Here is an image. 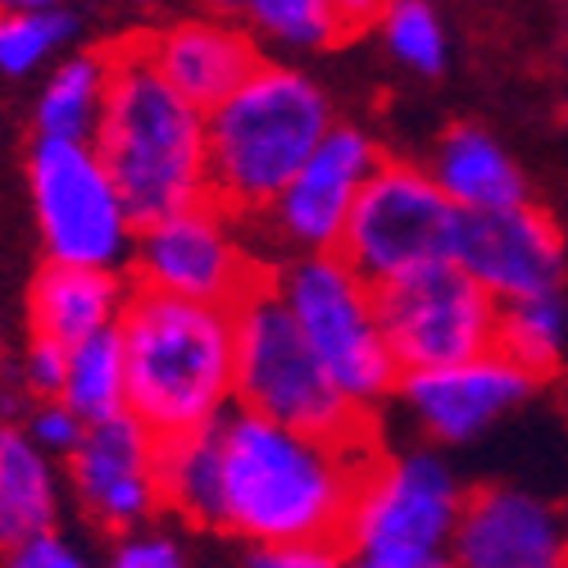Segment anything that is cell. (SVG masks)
I'll return each instance as SVG.
<instances>
[{"label":"cell","instance_id":"cell-1","mask_svg":"<svg viewBox=\"0 0 568 568\" xmlns=\"http://www.w3.org/2000/svg\"><path fill=\"white\" fill-rule=\"evenodd\" d=\"M223 532L255 546L342 541L355 491L377 459L368 442L296 433L251 409H223Z\"/></svg>","mask_w":568,"mask_h":568},{"label":"cell","instance_id":"cell-2","mask_svg":"<svg viewBox=\"0 0 568 568\" xmlns=\"http://www.w3.org/2000/svg\"><path fill=\"white\" fill-rule=\"evenodd\" d=\"M91 146L136 227L210 201L205 110L155 69L146 37H128L105 51V101Z\"/></svg>","mask_w":568,"mask_h":568},{"label":"cell","instance_id":"cell-3","mask_svg":"<svg viewBox=\"0 0 568 568\" xmlns=\"http://www.w3.org/2000/svg\"><path fill=\"white\" fill-rule=\"evenodd\" d=\"M128 355V414L155 437L214 423L236 387V314L136 287L119 314Z\"/></svg>","mask_w":568,"mask_h":568},{"label":"cell","instance_id":"cell-4","mask_svg":"<svg viewBox=\"0 0 568 568\" xmlns=\"http://www.w3.org/2000/svg\"><path fill=\"white\" fill-rule=\"evenodd\" d=\"M333 123V101L310 73L260 60L242 87L205 110L210 201L232 219L264 214Z\"/></svg>","mask_w":568,"mask_h":568},{"label":"cell","instance_id":"cell-5","mask_svg":"<svg viewBox=\"0 0 568 568\" xmlns=\"http://www.w3.org/2000/svg\"><path fill=\"white\" fill-rule=\"evenodd\" d=\"M236 314V405L287 423L296 433L333 437V442H368V418L346 400L333 373L314 355L310 337L292 318L287 301L277 296L273 277L251 296L232 305Z\"/></svg>","mask_w":568,"mask_h":568},{"label":"cell","instance_id":"cell-6","mask_svg":"<svg viewBox=\"0 0 568 568\" xmlns=\"http://www.w3.org/2000/svg\"><path fill=\"white\" fill-rule=\"evenodd\" d=\"M273 287L355 409L373 414L396 396L400 364L383 337L377 296L337 251L301 255L273 273Z\"/></svg>","mask_w":568,"mask_h":568},{"label":"cell","instance_id":"cell-7","mask_svg":"<svg viewBox=\"0 0 568 568\" xmlns=\"http://www.w3.org/2000/svg\"><path fill=\"white\" fill-rule=\"evenodd\" d=\"M459 223L464 210L442 192L428 169L409 160H383L346 219L337 255L368 287H387L418 268L450 264Z\"/></svg>","mask_w":568,"mask_h":568},{"label":"cell","instance_id":"cell-8","mask_svg":"<svg viewBox=\"0 0 568 568\" xmlns=\"http://www.w3.org/2000/svg\"><path fill=\"white\" fill-rule=\"evenodd\" d=\"M28 182L45 255L55 264L119 273V264L132 255L136 223L97 146L91 141L37 136L28 155Z\"/></svg>","mask_w":568,"mask_h":568},{"label":"cell","instance_id":"cell-9","mask_svg":"<svg viewBox=\"0 0 568 568\" xmlns=\"http://www.w3.org/2000/svg\"><path fill=\"white\" fill-rule=\"evenodd\" d=\"M468 487L437 450L377 455L346 518L351 555H446Z\"/></svg>","mask_w":568,"mask_h":568},{"label":"cell","instance_id":"cell-10","mask_svg":"<svg viewBox=\"0 0 568 568\" xmlns=\"http://www.w3.org/2000/svg\"><path fill=\"white\" fill-rule=\"evenodd\" d=\"M383 337L400 373L459 364L483 351H496L500 301H491L455 260L373 287Z\"/></svg>","mask_w":568,"mask_h":568},{"label":"cell","instance_id":"cell-11","mask_svg":"<svg viewBox=\"0 0 568 568\" xmlns=\"http://www.w3.org/2000/svg\"><path fill=\"white\" fill-rule=\"evenodd\" d=\"M132 268L141 287L227 310L273 277L242 251L232 232V214L219 201H196L136 227Z\"/></svg>","mask_w":568,"mask_h":568},{"label":"cell","instance_id":"cell-12","mask_svg":"<svg viewBox=\"0 0 568 568\" xmlns=\"http://www.w3.org/2000/svg\"><path fill=\"white\" fill-rule=\"evenodd\" d=\"M537 377L505 351L400 373L396 400L433 446H468L537 396Z\"/></svg>","mask_w":568,"mask_h":568},{"label":"cell","instance_id":"cell-13","mask_svg":"<svg viewBox=\"0 0 568 568\" xmlns=\"http://www.w3.org/2000/svg\"><path fill=\"white\" fill-rule=\"evenodd\" d=\"M455 264L500 305L568 292V236L532 201L464 214Z\"/></svg>","mask_w":568,"mask_h":568},{"label":"cell","instance_id":"cell-14","mask_svg":"<svg viewBox=\"0 0 568 568\" xmlns=\"http://www.w3.org/2000/svg\"><path fill=\"white\" fill-rule=\"evenodd\" d=\"M377 164H383V151L364 128L333 123L314 146V155L296 169V178L282 186L277 201L260 219H268L277 242L296 246L301 255L337 251L346 219Z\"/></svg>","mask_w":568,"mask_h":568},{"label":"cell","instance_id":"cell-15","mask_svg":"<svg viewBox=\"0 0 568 568\" xmlns=\"http://www.w3.org/2000/svg\"><path fill=\"white\" fill-rule=\"evenodd\" d=\"M446 555L455 568H568V509L528 487H478L464 496Z\"/></svg>","mask_w":568,"mask_h":568},{"label":"cell","instance_id":"cell-16","mask_svg":"<svg viewBox=\"0 0 568 568\" xmlns=\"http://www.w3.org/2000/svg\"><path fill=\"white\" fill-rule=\"evenodd\" d=\"M73 459V487L87 514L105 528H136L160 509L155 487V433L136 414L87 423Z\"/></svg>","mask_w":568,"mask_h":568},{"label":"cell","instance_id":"cell-17","mask_svg":"<svg viewBox=\"0 0 568 568\" xmlns=\"http://www.w3.org/2000/svg\"><path fill=\"white\" fill-rule=\"evenodd\" d=\"M146 51L155 69L201 110H214L227 91H236L260 69L255 37L219 19H192V23L151 32Z\"/></svg>","mask_w":568,"mask_h":568},{"label":"cell","instance_id":"cell-18","mask_svg":"<svg viewBox=\"0 0 568 568\" xmlns=\"http://www.w3.org/2000/svg\"><path fill=\"white\" fill-rule=\"evenodd\" d=\"M428 173L464 214L528 201V178L518 169V160L478 123H455L450 132H442Z\"/></svg>","mask_w":568,"mask_h":568},{"label":"cell","instance_id":"cell-19","mask_svg":"<svg viewBox=\"0 0 568 568\" xmlns=\"http://www.w3.org/2000/svg\"><path fill=\"white\" fill-rule=\"evenodd\" d=\"M128 287L114 268H78V264H45L32 282V337H51L73 346L101 327L119 323Z\"/></svg>","mask_w":568,"mask_h":568},{"label":"cell","instance_id":"cell-20","mask_svg":"<svg viewBox=\"0 0 568 568\" xmlns=\"http://www.w3.org/2000/svg\"><path fill=\"white\" fill-rule=\"evenodd\" d=\"M223 418V414H219ZM219 418L205 428L155 437V487L160 505L182 514L186 524L223 528V446Z\"/></svg>","mask_w":568,"mask_h":568},{"label":"cell","instance_id":"cell-21","mask_svg":"<svg viewBox=\"0 0 568 568\" xmlns=\"http://www.w3.org/2000/svg\"><path fill=\"white\" fill-rule=\"evenodd\" d=\"M55 468L23 428L0 423V550H14L55 528Z\"/></svg>","mask_w":568,"mask_h":568},{"label":"cell","instance_id":"cell-22","mask_svg":"<svg viewBox=\"0 0 568 568\" xmlns=\"http://www.w3.org/2000/svg\"><path fill=\"white\" fill-rule=\"evenodd\" d=\"M60 400L78 409L87 423H101L128 409V355H123L119 323L69 346V373H64Z\"/></svg>","mask_w":568,"mask_h":568},{"label":"cell","instance_id":"cell-23","mask_svg":"<svg viewBox=\"0 0 568 568\" xmlns=\"http://www.w3.org/2000/svg\"><path fill=\"white\" fill-rule=\"evenodd\" d=\"M496 351H505L514 364H524L537 383L555 377L568 359V292L500 305Z\"/></svg>","mask_w":568,"mask_h":568},{"label":"cell","instance_id":"cell-24","mask_svg":"<svg viewBox=\"0 0 568 568\" xmlns=\"http://www.w3.org/2000/svg\"><path fill=\"white\" fill-rule=\"evenodd\" d=\"M105 101V51L64 60L37 101V136L91 141Z\"/></svg>","mask_w":568,"mask_h":568},{"label":"cell","instance_id":"cell-25","mask_svg":"<svg viewBox=\"0 0 568 568\" xmlns=\"http://www.w3.org/2000/svg\"><path fill=\"white\" fill-rule=\"evenodd\" d=\"M377 28H383V41H387L392 60H400L405 69H414L423 78L446 73L450 37H446L442 14L433 10V0H387Z\"/></svg>","mask_w":568,"mask_h":568},{"label":"cell","instance_id":"cell-26","mask_svg":"<svg viewBox=\"0 0 568 568\" xmlns=\"http://www.w3.org/2000/svg\"><path fill=\"white\" fill-rule=\"evenodd\" d=\"M242 14L277 45L292 51H323L346 41L333 0H242Z\"/></svg>","mask_w":568,"mask_h":568},{"label":"cell","instance_id":"cell-27","mask_svg":"<svg viewBox=\"0 0 568 568\" xmlns=\"http://www.w3.org/2000/svg\"><path fill=\"white\" fill-rule=\"evenodd\" d=\"M78 19L69 10H6L0 14V73L23 78L41 60H51L60 45H69Z\"/></svg>","mask_w":568,"mask_h":568},{"label":"cell","instance_id":"cell-28","mask_svg":"<svg viewBox=\"0 0 568 568\" xmlns=\"http://www.w3.org/2000/svg\"><path fill=\"white\" fill-rule=\"evenodd\" d=\"M246 568H351L346 541H273L255 546Z\"/></svg>","mask_w":568,"mask_h":568},{"label":"cell","instance_id":"cell-29","mask_svg":"<svg viewBox=\"0 0 568 568\" xmlns=\"http://www.w3.org/2000/svg\"><path fill=\"white\" fill-rule=\"evenodd\" d=\"M28 437H32L45 455H73V450L82 446V437H87V418H82L78 409H69V405L55 396V400L37 405V414H32V423H28Z\"/></svg>","mask_w":568,"mask_h":568},{"label":"cell","instance_id":"cell-30","mask_svg":"<svg viewBox=\"0 0 568 568\" xmlns=\"http://www.w3.org/2000/svg\"><path fill=\"white\" fill-rule=\"evenodd\" d=\"M64 373H69V346H60L51 337H32L28 359H23V383L41 400H55L64 392Z\"/></svg>","mask_w":568,"mask_h":568},{"label":"cell","instance_id":"cell-31","mask_svg":"<svg viewBox=\"0 0 568 568\" xmlns=\"http://www.w3.org/2000/svg\"><path fill=\"white\" fill-rule=\"evenodd\" d=\"M6 568H91V564H87V555H82L78 546H69L64 537L41 532V537L14 546L10 559H6Z\"/></svg>","mask_w":568,"mask_h":568},{"label":"cell","instance_id":"cell-32","mask_svg":"<svg viewBox=\"0 0 568 568\" xmlns=\"http://www.w3.org/2000/svg\"><path fill=\"white\" fill-rule=\"evenodd\" d=\"M114 568H186V555L164 532H141V537H128L119 546Z\"/></svg>","mask_w":568,"mask_h":568},{"label":"cell","instance_id":"cell-33","mask_svg":"<svg viewBox=\"0 0 568 568\" xmlns=\"http://www.w3.org/2000/svg\"><path fill=\"white\" fill-rule=\"evenodd\" d=\"M333 10H337V23H342V32L351 41V37H359L364 28H373L377 19H383L387 0H333Z\"/></svg>","mask_w":568,"mask_h":568},{"label":"cell","instance_id":"cell-34","mask_svg":"<svg viewBox=\"0 0 568 568\" xmlns=\"http://www.w3.org/2000/svg\"><path fill=\"white\" fill-rule=\"evenodd\" d=\"M351 568H455L450 555H418V559H396V555H351Z\"/></svg>","mask_w":568,"mask_h":568},{"label":"cell","instance_id":"cell-35","mask_svg":"<svg viewBox=\"0 0 568 568\" xmlns=\"http://www.w3.org/2000/svg\"><path fill=\"white\" fill-rule=\"evenodd\" d=\"M60 0H0V10H55Z\"/></svg>","mask_w":568,"mask_h":568},{"label":"cell","instance_id":"cell-36","mask_svg":"<svg viewBox=\"0 0 568 568\" xmlns=\"http://www.w3.org/2000/svg\"><path fill=\"white\" fill-rule=\"evenodd\" d=\"M205 6L219 14H242V0H205Z\"/></svg>","mask_w":568,"mask_h":568},{"label":"cell","instance_id":"cell-37","mask_svg":"<svg viewBox=\"0 0 568 568\" xmlns=\"http://www.w3.org/2000/svg\"><path fill=\"white\" fill-rule=\"evenodd\" d=\"M132 6H141V10H146V6H151V0H132Z\"/></svg>","mask_w":568,"mask_h":568},{"label":"cell","instance_id":"cell-38","mask_svg":"<svg viewBox=\"0 0 568 568\" xmlns=\"http://www.w3.org/2000/svg\"><path fill=\"white\" fill-rule=\"evenodd\" d=\"M564 123H568V110H564Z\"/></svg>","mask_w":568,"mask_h":568}]
</instances>
